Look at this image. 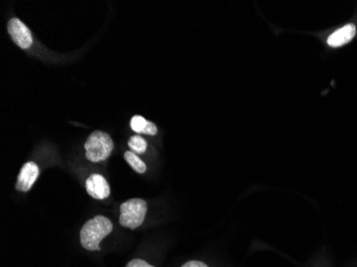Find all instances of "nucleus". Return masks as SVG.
Here are the masks:
<instances>
[{
	"label": "nucleus",
	"mask_w": 357,
	"mask_h": 267,
	"mask_svg": "<svg viewBox=\"0 0 357 267\" xmlns=\"http://www.w3.org/2000/svg\"><path fill=\"white\" fill-rule=\"evenodd\" d=\"M112 231V224L107 217L101 215L93 217L80 230V245L90 252L101 250L100 243L109 236Z\"/></svg>",
	"instance_id": "nucleus-1"
},
{
	"label": "nucleus",
	"mask_w": 357,
	"mask_h": 267,
	"mask_svg": "<svg viewBox=\"0 0 357 267\" xmlns=\"http://www.w3.org/2000/svg\"><path fill=\"white\" fill-rule=\"evenodd\" d=\"M114 148V142L106 132L96 130L85 144L86 158L92 162L107 160Z\"/></svg>",
	"instance_id": "nucleus-2"
},
{
	"label": "nucleus",
	"mask_w": 357,
	"mask_h": 267,
	"mask_svg": "<svg viewBox=\"0 0 357 267\" xmlns=\"http://www.w3.org/2000/svg\"><path fill=\"white\" fill-rule=\"evenodd\" d=\"M147 202L139 198L130 199L120 206V224L135 230L142 226L147 214Z\"/></svg>",
	"instance_id": "nucleus-3"
},
{
	"label": "nucleus",
	"mask_w": 357,
	"mask_h": 267,
	"mask_svg": "<svg viewBox=\"0 0 357 267\" xmlns=\"http://www.w3.org/2000/svg\"><path fill=\"white\" fill-rule=\"evenodd\" d=\"M8 32L14 43L23 49H27L33 43L29 28L19 19L10 20L8 23Z\"/></svg>",
	"instance_id": "nucleus-4"
},
{
	"label": "nucleus",
	"mask_w": 357,
	"mask_h": 267,
	"mask_svg": "<svg viewBox=\"0 0 357 267\" xmlns=\"http://www.w3.org/2000/svg\"><path fill=\"white\" fill-rule=\"evenodd\" d=\"M39 167L36 162H26L20 171L19 178L16 181L15 190L23 192H29L37 178H39Z\"/></svg>",
	"instance_id": "nucleus-5"
},
{
	"label": "nucleus",
	"mask_w": 357,
	"mask_h": 267,
	"mask_svg": "<svg viewBox=\"0 0 357 267\" xmlns=\"http://www.w3.org/2000/svg\"><path fill=\"white\" fill-rule=\"evenodd\" d=\"M86 190L92 198L98 200H104L110 194L109 184L101 174H91L86 181Z\"/></svg>",
	"instance_id": "nucleus-6"
},
{
	"label": "nucleus",
	"mask_w": 357,
	"mask_h": 267,
	"mask_svg": "<svg viewBox=\"0 0 357 267\" xmlns=\"http://www.w3.org/2000/svg\"><path fill=\"white\" fill-rule=\"evenodd\" d=\"M356 35V26L354 24H347L344 27L338 28L336 31L328 38V44L331 47H340L344 44L352 41Z\"/></svg>",
	"instance_id": "nucleus-7"
},
{
	"label": "nucleus",
	"mask_w": 357,
	"mask_h": 267,
	"mask_svg": "<svg viewBox=\"0 0 357 267\" xmlns=\"http://www.w3.org/2000/svg\"><path fill=\"white\" fill-rule=\"evenodd\" d=\"M124 160H126V162H128V164L130 165V166H131L132 168L137 172V174H144L146 170H147V166H146V164H144V162H142V160H140V158H138L134 152L126 151V153H124Z\"/></svg>",
	"instance_id": "nucleus-8"
},
{
	"label": "nucleus",
	"mask_w": 357,
	"mask_h": 267,
	"mask_svg": "<svg viewBox=\"0 0 357 267\" xmlns=\"http://www.w3.org/2000/svg\"><path fill=\"white\" fill-rule=\"evenodd\" d=\"M128 146L131 148V151L135 154H142L147 150L148 144L144 138L136 135L130 138L128 140Z\"/></svg>",
	"instance_id": "nucleus-9"
},
{
	"label": "nucleus",
	"mask_w": 357,
	"mask_h": 267,
	"mask_svg": "<svg viewBox=\"0 0 357 267\" xmlns=\"http://www.w3.org/2000/svg\"><path fill=\"white\" fill-rule=\"evenodd\" d=\"M148 123H149V121L144 119V116H134L131 120V128L134 132H138V134H144V130L147 128Z\"/></svg>",
	"instance_id": "nucleus-10"
},
{
	"label": "nucleus",
	"mask_w": 357,
	"mask_h": 267,
	"mask_svg": "<svg viewBox=\"0 0 357 267\" xmlns=\"http://www.w3.org/2000/svg\"><path fill=\"white\" fill-rule=\"evenodd\" d=\"M126 267H154L152 265H150L149 263L146 262V261L140 260V259H135V260H132L131 262L128 263L126 265Z\"/></svg>",
	"instance_id": "nucleus-11"
},
{
	"label": "nucleus",
	"mask_w": 357,
	"mask_h": 267,
	"mask_svg": "<svg viewBox=\"0 0 357 267\" xmlns=\"http://www.w3.org/2000/svg\"><path fill=\"white\" fill-rule=\"evenodd\" d=\"M182 267H208L206 263L200 262V261H190L186 262Z\"/></svg>",
	"instance_id": "nucleus-12"
}]
</instances>
